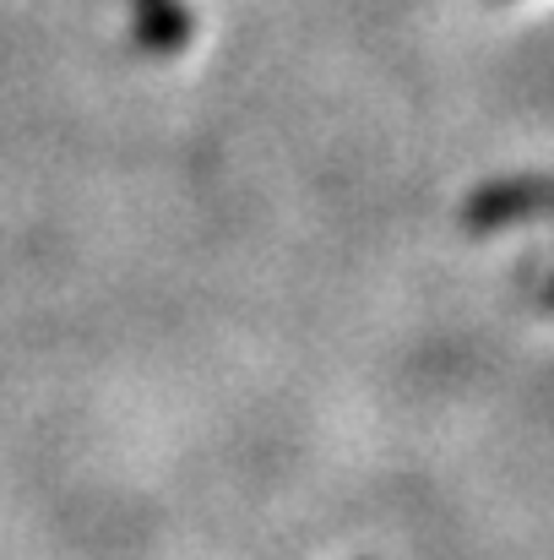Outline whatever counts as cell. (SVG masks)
I'll return each instance as SVG.
<instances>
[{"label":"cell","mask_w":554,"mask_h":560,"mask_svg":"<svg viewBox=\"0 0 554 560\" xmlns=\"http://www.w3.org/2000/svg\"><path fill=\"white\" fill-rule=\"evenodd\" d=\"M137 5V38L153 49V55H175L190 44L196 33V16L185 0H131Z\"/></svg>","instance_id":"2"},{"label":"cell","mask_w":554,"mask_h":560,"mask_svg":"<svg viewBox=\"0 0 554 560\" xmlns=\"http://www.w3.org/2000/svg\"><path fill=\"white\" fill-rule=\"evenodd\" d=\"M544 305H550V311H554V283H550V289H544Z\"/></svg>","instance_id":"3"},{"label":"cell","mask_w":554,"mask_h":560,"mask_svg":"<svg viewBox=\"0 0 554 560\" xmlns=\"http://www.w3.org/2000/svg\"><path fill=\"white\" fill-rule=\"evenodd\" d=\"M533 212H554V175H522V180H495V186L473 190L462 207V223L473 234H490V229H511Z\"/></svg>","instance_id":"1"}]
</instances>
